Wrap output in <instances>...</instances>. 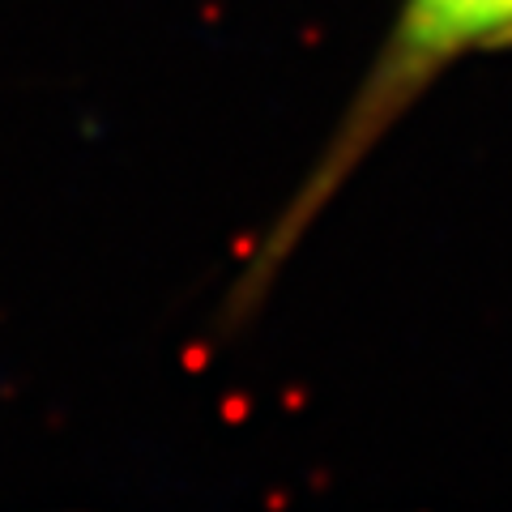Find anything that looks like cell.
Listing matches in <instances>:
<instances>
[{
  "label": "cell",
  "mask_w": 512,
  "mask_h": 512,
  "mask_svg": "<svg viewBox=\"0 0 512 512\" xmlns=\"http://www.w3.org/2000/svg\"><path fill=\"white\" fill-rule=\"evenodd\" d=\"M512 52V0H402L384 43L376 47L367 73L342 111V124L325 141L316 167L286 205L282 222L269 235L252 282H269V269L286 261L303 231L325 214V205L350 184L376 146L402 124L419 99L470 56Z\"/></svg>",
  "instance_id": "1"
}]
</instances>
